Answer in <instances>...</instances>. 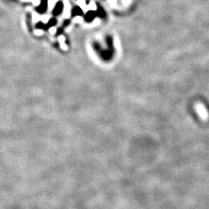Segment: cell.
Wrapping results in <instances>:
<instances>
[{
	"label": "cell",
	"mask_w": 209,
	"mask_h": 209,
	"mask_svg": "<svg viewBox=\"0 0 209 209\" xmlns=\"http://www.w3.org/2000/svg\"><path fill=\"white\" fill-rule=\"evenodd\" d=\"M71 16V5L68 0H64V10H63V17L69 18Z\"/></svg>",
	"instance_id": "1"
},
{
	"label": "cell",
	"mask_w": 209,
	"mask_h": 209,
	"mask_svg": "<svg viewBox=\"0 0 209 209\" xmlns=\"http://www.w3.org/2000/svg\"><path fill=\"white\" fill-rule=\"evenodd\" d=\"M58 41L61 44V49L64 50H67V46L65 44V37L64 36H60L58 37Z\"/></svg>",
	"instance_id": "2"
},
{
	"label": "cell",
	"mask_w": 209,
	"mask_h": 209,
	"mask_svg": "<svg viewBox=\"0 0 209 209\" xmlns=\"http://www.w3.org/2000/svg\"><path fill=\"white\" fill-rule=\"evenodd\" d=\"M77 4L81 7L84 12H87L88 9V6L86 5V2H85V0H78L77 1Z\"/></svg>",
	"instance_id": "3"
},
{
	"label": "cell",
	"mask_w": 209,
	"mask_h": 209,
	"mask_svg": "<svg viewBox=\"0 0 209 209\" xmlns=\"http://www.w3.org/2000/svg\"><path fill=\"white\" fill-rule=\"evenodd\" d=\"M32 16H33V23H37L38 21L41 20V16L40 14H38L37 13L33 12V14H32Z\"/></svg>",
	"instance_id": "4"
},
{
	"label": "cell",
	"mask_w": 209,
	"mask_h": 209,
	"mask_svg": "<svg viewBox=\"0 0 209 209\" xmlns=\"http://www.w3.org/2000/svg\"><path fill=\"white\" fill-rule=\"evenodd\" d=\"M57 1L58 0H48V9H49V10H52L53 9Z\"/></svg>",
	"instance_id": "5"
},
{
	"label": "cell",
	"mask_w": 209,
	"mask_h": 209,
	"mask_svg": "<svg viewBox=\"0 0 209 209\" xmlns=\"http://www.w3.org/2000/svg\"><path fill=\"white\" fill-rule=\"evenodd\" d=\"M50 16L48 15V14H45V15L41 16V21L42 22H44V23H47L48 21L50 20Z\"/></svg>",
	"instance_id": "6"
},
{
	"label": "cell",
	"mask_w": 209,
	"mask_h": 209,
	"mask_svg": "<svg viewBox=\"0 0 209 209\" xmlns=\"http://www.w3.org/2000/svg\"><path fill=\"white\" fill-rule=\"evenodd\" d=\"M88 10H96L97 9V6H96V4L92 1L88 5Z\"/></svg>",
	"instance_id": "7"
},
{
	"label": "cell",
	"mask_w": 209,
	"mask_h": 209,
	"mask_svg": "<svg viewBox=\"0 0 209 209\" xmlns=\"http://www.w3.org/2000/svg\"><path fill=\"white\" fill-rule=\"evenodd\" d=\"M74 23H81L83 22V18L81 16H76L74 17V19H73Z\"/></svg>",
	"instance_id": "8"
},
{
	"label": "cell",
	"mask_w": 209,
	"mask_h": 209,
	"mask_svg": "<svg viewBox=\"0 0 209 209\" xmlns=\"http://www.w3.org/2000/svg\"><path fill=\"white\" fill-rule=\"evenodd\" d=\"M108 2L109 3V5L112 7H115L116 6V2H117V0H108Z\"/></svg>",
	"instance_id": "9"
},
{
	"label": "cell",
	"mask_w": 209,
	"mask_h": 209,
	"mask_svg": "<svg viewBox=\"0 0 209 209\" xmlns=\"http://www.w3.org/2000/svg\"><path fill=\"white\" fill-rule=\"evenodd\" d=\"M34 33L36 36H41V35L44 34V31H43L42 30H36L34 31Z\"/></svg>",
	"instance_id": "10"
},
{
	"label": "cell",
	"mask_w": 209,
	"mask_h": 209,
	"mask_svg": "<svg viewBox=\"0 0 209 209\" xmlns=\"http://www.w3.org/2000/svg\"><path fill=\"white\" fill-rule=\"evenodd\" d=\"M99 23H100V19H98V18H96L94 21H93V23H92V26H98V25H99Z\"/></svg>",
	"instance_id": "11"
},
{
	"label": "cell",
	"mask_w": 209,
	"mask_h": 209,
	"mask_svg": "<svg viewBox=\"0 0 209 209\" xmlns=\"http://www.w3.org/2000/svg\"><path fill=\"white\" fill-rule=\"evenodd\" d=\"M49 31H50V33H51L52 35H53V34L56 33L57 29H56V27H51V28L49 30Z\"/></svg>",
	"instance_id": "12"
},
{
	"label": "cell",
	"mask_w": 209,
	"mask_h": 209,
	"mask_svg": "<svg viewBox=\"0 0 209 209\" xmlns=\"http://www.w3.org/2000/svg\"><path fill=\"white\" fill-rule=\"evenodd\" d=\"M32 3H33V6H39L40 4V0H33Z\"/></svg>",
	"instance_id": "13"
},
{
	"label": "cell",
	"mask_w": 209,
	"mask_h": 209,
	"mask_svg": "<svg viewBox=\"0 0 209 209\" xmlns=\"http://www.w3.org/2000/svg\"><path fill=\"white\" fill-rule=\"evenodd\" d=\"M131 2V0H122V3L125 5V6H128L129 5Z\"/></svg>",
	"instance_id": "14"
},
{
	"label": "cell",
	"mask_w": 209,
	"mask_h": 209,
	"mask_svg": "<svg viewBox=\"0 0 209 209\" xmlns=\"http://www.w3.org/2000/svg\"><path fill=\"white\" fill-rule=\"evenodd\" d=\"M22 1H23V2H32L33 0H22Z\"/></svg>",
	"instance_id": "15"
}]
</instances>
